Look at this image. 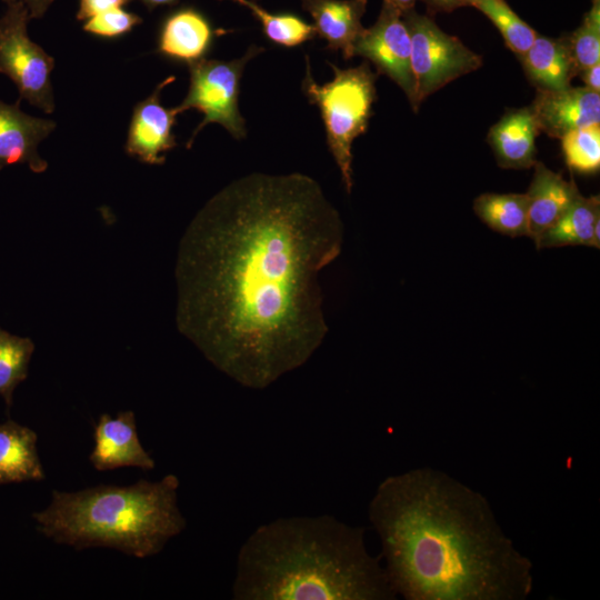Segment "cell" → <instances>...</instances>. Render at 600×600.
Instances as JSON below:
<instances>
[{"instance_id":"obj_1","label":"cell","mask_w":600,"mask_h":600,"mask_svg":"<svg viewBox=\"0 0 600 600\" xmlns=\"http://www.w3.org/2000/svg\"><path fill=\"white\" fill-rule=\"evenodd\" d=\"M343 226L303 173H250L222 188L188 226L176 262L179 331L221 372L264 389L323 341L319 274Z\"/></svg>"},{"instance_id":"obj_2","label":"cell","mask_w":600,"mask_h":600,"mask_svg":"<svg viewBox=\"0 0 600 600\" xmlns=\"http://www.w3.org/2000/svg\"><path fill=\"white\" fill-rule=\"evenodd\" d=\"M368 518L389 582L407 600H526L533 590V564L489 500L442 470L384 478Z\"/></svg>"},{"instance_id":"obj_3","label":"cell","mask_w":600,"mask_h":600,"mask_svg":"<svg viewBox=\"0 0 600 600\" xmlns=\"http://www.w3.org/2000/svg\"><path fill=\"white\" fill-rule=\"evenodd\" d=\"M236 600H393L380 556L366 529L329 516L278 518L240 547Z\"/></svg>"},{"instance_id":"obj_4","label":"cell","mask_w":600,"mask_h":600,"mask_svg":"<svg viewBox=\"0 0 600 600\" xmlns=\"http://www.w3.org/2000/svg\"><path fill=\"white\" fill-rule=\"evenodd\" d=\"M179 479H140L120 487L99 484L74 492L52 491L50 504L34 512L40 533L76 550L117 549L137 558L159 553L181 533L186 519L178 507Z\"/></svg>"},{"instance_id":"obj_5","label":"cell","mask_w":600,"mask_h":600,"mask_svg":"<svg viewBox=\"0 0 600 600\" xmlns=\"http://www.w3.org/2000/svg\"><path fill=\"white\" fill-rule=\"evenodd\" d=\"M328 64L333 70V78L319 84L312 76L310 59L306 56L301 88L309 102L320 110L328 148L340 170L346 191L350 193L353 187L352 143L367 131L372 116L377 73L368 61L347 69L331 62Z\"/></svg>"},{"instance_id":"obj_6","label":"cell","mask_w":600,"mask_h":600,"mask_svg":"<svg viewBox=\"0 0 600 600\" xmlns=\"http://www.w3.org/2000/svg\"><path fill=\"white\" fill-rule=\"evenodd\" d=\"M263 51V47L252 44L242 57L233 60L202 58L188 63L189 90L174 109L178 114L189 109L203 113L187 143L188 149L209 123L221 124L237 140L246 137V120L239 110L240 80L247 63Z\"/></svg>"},{"instance_id":"obj_7","label":"cell","mask_w":600,"mask_h":600,"mask_svg":"<svg viewBox=\"0 0 600 600\" xmlns=\"http://www.w3.org/2000/svg\"><path fill=\"white\" fill-rule=\"evenodd\" d=\"M411 41V68L416 81V104L457 78L478 70L482 58L462 41L442 31L414 8L401 12Z\"/></svg>"},{"instance_id":"obj_8","label":"cell","mask_w":600,"mask_h":600,"mask_svg":"<svg viewBox=\"0 0 600 600\" xmlns=\"http://www.w3.org/2000/svg\"><path fill=\"white\" fill-rule=\"evenodd\" d=\"M28 9L21 1L7 3L0 18V72L17 86L19 100L46 113L54 110L50 74L54 59L28 36Z\"/></svg>"},{"instance_id":"obj_9","label":"cell","mask_w":600,"mask_h":600,"mask_svg":"<svg viewBox=\"0 0 600 600\" xmlns=\"http://www.w3.org/2000/svg\"><path fill=\"white\" fill-rule=\"evenodd\" d=\"M353 56L369 60L377 74H384L406 93L412 110L416 104V81L411 68V41L401 12L382 1L377 21L364 28L358 38Z\"/></svg>"},{"instance_id":"obj_10","label":"cell","mask_w":600,"mask_h":600,"mask_svg":"<svg viewBox=\"0 0 600 600\" xmlns=\"http://www.w3.org/2000/svg\"><path fill=\"white\" fill-rule=\"evenodd\" d=\"M174 80V76L166 78L133 109L124 149L141 162L161 166L166 162L164 153L177 147L172 128L178 112L174 108L163 107L160 101L162 89Z\"/></svg>"},{"instance_id":"obj_11","label":"cell","mask_w":600,"mask_h":600,"mask_svg":"<svg viewBox=\"0 0 600 600\" xmlns=\"http://www.w3.org/2000/svg\"><path fill=\"white\" fill-rule=\"evenodd\" d=\"M94 447L89 456L97 471L136 467L144 471L154 469L156 462L142 447L132 410L120 411L116 417L102 413L93 428Z\"/></svg>"},{"instance_id":"obj_12","label":"cell","mask_w":600,"mask_h":600,"mask_svg":"<svg viewBox=\"0 0 600 600\" xmlns=\"http://www.w3.org/2000/svg\"><path fill=\"white\" fill-rule=\"evenodd\" d=\"M530 108L539 131L551 138L600 123V93L584 86L537 91Z\"/></svg>"},{"instance_id":"obj_13","label":"cell","mask_w":600,"mask_h":600,"mask_svg":"<svg viewBox=\"0 0 600 600\" xmlns=\"http://www.w3.org/2000/svg\"><path fill=\"white\" fill-rule=\"evenodd\" d=\"M14 104L0 101V170L13 164H28L34 173H42L48 162L38 152V147L57 127L49 119L24 113Z\"/></svg>"},{"instance_id":"obj_14","label":"cell","mask_w":600,"mask_h":600,"mask_svg":"<svg viewBox=\"0 0 600 600\" xmlns=\"http://www.w3.org/2000/svg\"><path fill=\"white\" fill-rule=\"evenodd\" d=\"M528 191V237L536 246L580 193L573 181H567L542 162L536 161Z\"/></svg>"},{"instance_id":"obj_15","label":"cell","mask_w":600,"mask_h":600,"mask_svg":"<svg viewBox=\"0 0 600 600\" xmlns=\"http://www.w3.org/2000/svg\"><path fill=\"white\" fill-rule=\"evenodd\" d=\"M313 20L316 34L327 48L341 51L346 60L353 56L354 44L364 30L361 19L367 0H300Z\"/></svg>"},{"instance_id":"obj_16","label":"cell","mask_w":600,"mask_h":600,"mask_svg":"<svg viewBox=\"0 0 600 600\" xmlns=\"http://www.w3.org/2000/svg\"><path fill=\"white\" fill-rule=\"evenodd\" d=\"M540 133L529 107L508 110L488 132V142L498 164L528 169L536 163V139Z\"/></svg>"},{"instance_id":"obj_17","label":"cell","mask_w":600,"mask_h":600,"mask_svg":"<svg viewBox=\"0 0 600 600\" xmlns=\"http://www.w3.org/2000/svg\"><path fill=\"white\" fill-rule=\"evenodd\" d=\"M214 38L208 19L192 8L172 12L163 22L158 51L171 59L187 63L204 58Z\"/></svg>"},{"instance_id":"obj_18","label":"cell","mask_w":600,"mask_h":600,"mask_svg":"<svg viewBox=\"0 0 600 600\" xmlns=\"http://www.w3.org/2000/svg\"><path fill=\"white\" fill-rule=\"evenodd\" d=\"M37 441L29 427L11 419L0 423V486L44 480Z\"/></svg>"},{"instance_id":"obj_19","label":"cell","mask_w":600,"mask_h":600,"mask_svg":"<svg viewBox=\"0 0 600 600\" xmlns=\"http://www.w3.org/2000/svg\"><path fill=\"white\" fill-rule=\"evenodd\" d=\"M518 58L537 91L566 89L577 76L564 38L554 39L538 33L531 47Z\"/></svg>"},{"instance_id":"obj_20","label":"cell","mask_w":600,"mask_h":600,"mask_svg":"<svg viewBox=\"0 0 600 600\" xmlns=\"http://www.w3.org/2000/svg\"><path fill=\"white\" fill-rule=\"evenodd\" d=\"M600 220L599 196L586 198L579 193L559 220L540 238L537 248L589 246L599 248L594 237Z\"/></svg>"},{"instance_id":"obj_21","label":"cell","mask_w":600,"mask_h":600,"mask_svg":"<svg viewBox=\"0 0 600 600\" xmlns=\"http://www.w3.org/2000/svg\"><path fill=\"white\" fill-rule=\"evenodd\" d=\"M473 210L494 231L510 237H528L526 193H483L473 201Z\"/></svg>"},{"instance_id":"obj_22","label":"cell","mask_w":600,"mask_h":600,"mask_svg":"<svg viewBox=\"0 0 600 600\" xmlns=\"http://www.w3.org/2000/svg\"><path fill=\"white\" fill-rule=\"evenodd\" d=\"M34 343L28 337L12 334L0 327V396L7 412L13 403V392L29 372Z\"/></svg>"},{"instance_id":"obj_23","label":"cell","mask_w":600,"mask_h":600,"mask_svg":"<svg viewBox=\"0 0 600 600\" xmlns=\"http://www.w3.org/2000/svg\"><path fill=\"white\" fill-rule=\"evenodd\" d=\"M250 10L256 17L264 36L271 42L292 48L312 40L316 30L312 24L292 13H271L252 0H230Z\"/></svg>"},{"instance_id":"obj_24","label":"cell","mask_w":600,"mask_h":600,"mask_svg":"<svg viewBox=\"0 0 600 600\" xmlns=\"http://www.w3.org/2000/svg\"><path fill=\"white\" fill-rule=\"evenodd\" d=\"M500 31L508 48L518 57L533 43L537 31L523 21L506 0H470Z\"/></svg>"},{"instance_id":"obj_25","label":"cell","mask_w":600,"mask_h":600,"mask_svg":"<svg viewBox=\"0 0 600 600\" xmlns=\"http://www.w3.org/2000/svg\"><path fill=\"white\" fill-rule=\"evenodd\" d=\"M564 40L577 76L600 62V0H592L581 24Z\"/></svg>"},{"instance_id":"obj_26","label":"cell","mask_w":600,"mask_h":600,"mask_svg":"<svg viewBox=\"0 0 600 600\" xmlns=\"http://www.w3.org/2000/svg\"><path fill=\"white\" fill-rule=\"evenodd\" d=\"M567 166L579 173H594L600 168V123L572 130L561 139Z\"/></svg>"},{"instance_id":"obj_27","label":"cell","mask_w":600,"mask_h":600,"mask_svg":"<svg viewBox=\"0 0 600 600\" xmlns=\"http://www.w3.org/2000/svg\"><path fill=\"white\" fill-rule=\"evenodd\" d=\"M141 22L142 19L139 16L122 8H116L86 20L83 30L94 36L114 38L129 32Z\"/></svg>"},{"instance_id":"obj_28","label":"cell","mask_w":600,"mask_h":600,"mask_svg":"<svg viewBox=\"0 0 600 600\" xmlns=\"http://www.w3.org/2000/svg\"><path fill=\"white\" fill-rule=\"evenodd\" d=\"M131 0H80L77 12L78 20H88L106 11L122 8Z\"/></svg>"},{"instance_id":"obj_29","label":"cell","mask_w":600,"mask_h":600,"mask_svg":"<svg viewBox=\"0 0 600 600\" xmlns=\"http://www.w3.org/2000/svg\"><path fill=\"white\" fill-rule=\"evenodd\" d=\"M430 13L452 12L456 9L470 6V0H422Z\"/></svg>"},{"instance_id":"obj_30","label":"cell","mask_w":600,"mask_h":600,"mask_svg":"<svg viewBox=\"0 0 600 600\" xmlns=\"http://www.w3.org/2000/svg\"><path fill=\"white\" fill-rule=\"evenodd\" d=\"M6 4L13 1H21L28 9L30 19L41 18L51 6L53 0H2Z\"/></svg>"},{"instance_id":"obj_31","label":"cell","mask_w":600,"mask_h":600,"mask_svg":"<svg viewBox=\"0 0 600 600\" xmlns=\"http://www.w3.org/2000/svg\"><path fill=\"white\" fill-rule=\"evenodd\" d=\"M578 76L586 88L600 93V62L584 69Z\"/></svg>"},{"instance_id":"obj_32","label":"cell","mask_w":600,"mask_h":600,"mask_svg":"<svg viewBox=\"0 0 600 600\" xmlns=\"http://www.w3.org/2000/svg\"><path fill=\"white\" fill-rule=\"evenodd\" d=\"M396 9H398L400 12H404L407 10L413 9L414 4L418 0H382Z\"/></svg>"},{"instance_id":"obj_33","label":"cell","mask_w":600,"mask_h":600,"mask_svg":"<svg viewBox=\"0 0 600 600\" xmlns=\"http://www.w3.org/2000/svg\"><path fill=\"white\" fill-rule=\"evenodd\" d=\"M142 2L149 10H153L158 7L172 6L178 2V0H139Z\"/></svg>"}]
</instances>
